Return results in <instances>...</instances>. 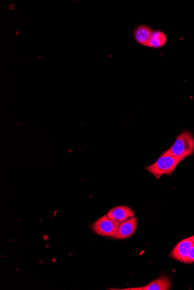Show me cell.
<instances>
[{
  "instance_id": "cell-3",
  "label": "cell",
  "mask_w": 194,
  "mask_h": 290,
  "mask_svg": "<svg viewBox=\"0 0 194 290\" xmlns=\"http://www.w3.org/2000/svg\"><path fill=\"white\" fill-rule=\"evenodd\" d=\"M120 224V223L116 221L110 219L107 214H105L92 225V229L98 235L115 237Z\"/></svg>"
},
{
  "instance_id": "cell-4",
  "label": "cell",
  "mask_w": 194,
  "mask_h": 290,
  "mask_svg": "<svg viewBox=\"0 0 194 290\" xmlns=\"http://www.w3.org/2000/svg\"><path fill=\"white\" fill-rule=\"evenodd\" d=\"M194 242V235L180 241L172 250L170 257L180 262L188 263L189 251Z\"/></svg>"
},
{
  "instance_id": "cell-8",
  "label": "cell",
  "mask_w": 194,
  "mask_h": 290,
  "mask_svg": "<svg viewBox=\"0 0 194 290\" xmlns=\"http://www.w3.org/2000/svg\"><path fill=\"white\" fill-rule=\"evenodd\" d=\"M170 288V282L166 276H161L158 279L150 281L143 287L129 288L134 290H167Z\"/></svg>"
},
{
  "instance_id": "cell-9",
  "label": "cell",
  "mask_w": 194,
  "mask_h": 290,
  "mask_svg": "<svg viewBox=\"0 0 194 290\" xmlns=\"http://www.w3.org/2000/svg\"><path fill=\"white\" fill-rule=\"evenodd\" d=\"M167 36L165 33L160 30H155L153 32L148 42V47L158 49L163 47L166 44Z\"/></svg>"
},
{
  "instance_id": "cell-7",
  "label": "cell",
  "mask_w": 194,
  "mask_h": 290,
  "mask_svg": "<svg viewBox=\"0 0 194 290\" xmlns=\"http://www.w3.org/2000/svg\"><path fill=\"white\" fill-rule=\"evenodd\" d=\"M153 30L148 26H138L133 32V37L135 40L139 44L148 46L150 37H152Z\"/></svg>"
},
{
  "instance_id": "cell-10",
  "label": "cell",
  "mask_w": 194,
  "mask_h": 290,
  "mask_svg": "<svg viewBox=\"0 0 194 290\" xmlns=\"http://www.w3.org/2000/svg\"><path fill=\"white\" fill-rule=\"evenodd\" d=\"M193 262H194V242L190 251H189L188 259V263Z\"/></svg>"
},
{
  "instance_id": "cell-6",
  "label": "cell",
  "mask_w": 194,
  "mask_h": 290,
  "mask_svg": "<svg viewBox=\"0 0 194 290\" xmlns=\"http://www.w3.org/2000/svg\"><path fill=\"white\" fill-rule=\"evenodd\" d=\"M135 213L127 206H119L115 207L107 212V215L110 219L116 221L119 223L124 222L128 219L133 218Z\"/></svg>"
},
{
  "instance_id": "cell-1",
  "label": "cell",
  "mask_w": 194,
  "mask_h": 290,
  "mask_svg": "<svg viewBox=\"0 0 194 290\" xmlns=\"http://www.w3.org/2000/svg\"><path fill=\"white\" fill-rule=\"evenodd\" d=\"M182 160L176 158L169 151H165L154 163L145 170L159 180L163 175L170 176Z\"/></svg>"
},
{
  "instance_id": "cell-5",
  "label": "cell",
  "mask_w": 194,
  "mask_h": 290,
  "mask_svg": "<svg viewBox=\"0 0 194 290\" xmlns=\"http://www.w3.org/2000/svg\"><path fill=\"white\" fill-rule=\"evenodd\" d=\"M138 226L136 218L133 217L120 223L115 239H124L131 237L135 232Z\"/></svg>"
},
{
  "instance_id": "cell-2",
  "label": "cell",
  "mask_w": 194,
  "mask_h": 290,
  "mask_svg": "<svg viewBox=\"0 0 194 290\" xmlns=\"http://www.w3.org/2000/svg\"><path fill=\"white\" fill-rule=\"evenodd\" d=\"M168 151L182 161L194 154V137L191 132L183 131L177 137L173 146Z\"/></svg>"
}]
</instances>
